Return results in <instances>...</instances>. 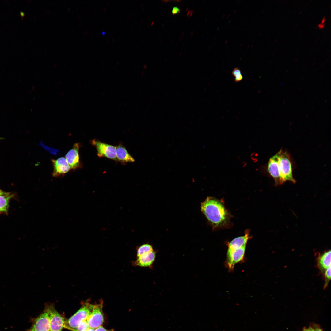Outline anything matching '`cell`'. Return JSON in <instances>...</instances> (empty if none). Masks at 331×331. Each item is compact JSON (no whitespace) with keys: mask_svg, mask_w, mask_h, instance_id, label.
<instances>
[{"mask_svg":"<svg viewBox=\"0 0 331 331\" xmlns=\"http://www.w3.org/2000/svg\"><path fill=\"white\" fill-rule=\"evenodd\" d=\"M95 329L89 328L88 329L85 331H94Z\"/></svg>","mask_w":331,"mask_h":331,"instance_id":"26","label":"cell"},{"mask_svg":"<svg viewBox=\"0 0 331 331\" xmlns=\"http://www.w3.org/2000/svg\"><path fill=\"white\" fill-rule=\"evenodd\" d=\"M87 320L81 322L75 329H70L72 331H85L89 328Z\"/></svg>","mask_w":331,"mask_h":331,"instance_id":"17","label":"cell"},{"mask_svg":"<svg viewBox=\"0 0 331 331\" xmlns=\"http://www.w3.org/2000/svg\"><path fill=\"white\" fill-rule=\"evenodd\" d=\"M325 25L324 23H321L318 24V26L320 28L322 29L324 27Z\"/></svg>","mask_w":331,"mask_h":331,"instance_id":"25","label":"cell"},{"mask_svg":"<svg viewBox=\"0 0 331 331\" xmlns=\"http://www.w3.org/2000/svg\"><path fill=\"white\" fill-rule=\"evenodd\" d=\"M331 251H328L320 255L318 258V265L323 272L331 266Z\"/></svg>","mask_w":331,"mask_h":331,"instance_id":"14","label":"cell"},{"mask_svg":"<svg viewBox=\"0 0 331 331\" xmlns=\"http://www.w3.org/2000/svg\"><path fill=\"white\" fill-rule=\"evenodd\" d=\"M91 144L96 147L98 157H104L117 160L116 146L95 139L91 140Z\"/></svg>","mask_w":331,"mask_h":331,"instance_id":"6","label":"cell"},{"mask_svg":"<svg viewBox=\"0 0 331 331\" xmlns=\"http://www.w3.org/2000/svg\"><path fill=\"white\" fill-rule=\"evenodd\" d=\"M181 12L180 9L177 7H174L172 10V12L173 15H175L180 13Z\"/></svg>","mask_w":331,"mask_h":331,"instance_id":"21","label":"cell"},{"mask_svg":"<svg viewBox=\"0 0 331 331\" xmlns=\"http://www.w3.org/2000/svg\"><path fill=\"white\" fill-rule=\"evenodd\" d=\"M79 143H75L72 149L65 155V158L70 170H74L81 167L79 154Z\"/></svg>","mask_w":331,"mask_h":331,"instance_id":"9","label":"cell"},{"mask_svg":"<svg viewBox=\"0 0 331 331\" xmlns=\"http://www.w3.org/2000/svg\"><path fill=\"white\" fill-rule=\"evenodd\" d=\"M325 16H324V17H323V19H322V21H321V23H322V24H323V23H324V22H325Z\"/></svg>","mask_w":331,"mask_h":331,"instance_id":"27","label":"cell"},{"mask_svg":"<svg viewBox=\"0 0 331 331\" xmlns=\"http://www.w3.org/2000/svg\"><path fill=\"white\" fill-rule=\"evenodd\" d=\"M47 312L50 321V331H62L65 323L64 318L56 311L53 305L46 304L44 310Z\"/></svg>","mask_w":331,"mask_h":331,"instance_id":"4","label":"cell"},{"mask_svg":"<svg viewBox=\"0 0 331 331\" xmlns=\"http://www.w3.org/2000/svg\"><path fill=\"white\" fill-rule=\"evenodd\" d=\"M3 192V191H2L1 189H0V194H1Z\"/></svg>","mask_w":331,"mask_h":331,"instance_id":"28","label":"cell"},{"mask_svg":"<svg viewBox=\"0 0 331 331\" xmlns=\"http://www.w3.org/2000/svg\"><path fill=\"white\" fill-rule=\"evenodd\" d=\"M53 167L52 175L54 177L63 176L70 170V167L65 158L61 157L56 160H51Z\"/></svg>","mask_w":331,"mask_h":331,"instance_id":"10","label":"cell"},{"mask_svg":"<svg viewBox=\"0 0 331 331\" xmlns=\"http://www.w3.org/2000/svg\"><path fill=\"white\" fill-rule=\"evenodd\" d=\"M201 210L215 227L223 226L228 221V214L223 204L215 198L207 197L201 203Z\"/></svg>","mask_w":331,"mask_h":331,"instance_id":"1","label":"cell"},{"mask_svg":"<svg viewBox=\"0 0 331 331\" xmlns=\"http://www.w3.org/2000/svg\"><path fill=\"white\" fill-rule=\"evenodd\" d=\"M246 246L241 248H228L226 264L230 271L233 270L235 264L240 262L244 258Z\"/></svg>","mask_w":331,"mask_h":331,"instance_id":"7","label":"cell"},{"mask_svg":"<svg viewBox=\"0 0 331 331\" xmlns=\"http://www.w3.org/2000/svg\"><path fill=\"white\" fill-rule=\"evenodd\" d=\"M94 305L88 301L83 302L81 308L64 324L65 328L69 329L76 328L82 321L86 320L93 310Z\"/></svg>","mask_w":331,"mask_h":331,"instance_id":"2","label":"cell"},{"mask_svg":"<svg viewBox=\"0 0 331 331\" xmlns=\"http://www.w3.org/2000/svg\"><path fill=\"white\" fill-rule=\"evenodd\" d=\"M156 255V252L152 251L144 254L139 257L133 262L135 266L142 267H150L154 262Z\"/></svg>","mask_w":331,"mask_h":331,"instance_id":"12","label":"cell"},{"mask_svg":"<svg viewBox=\"0 0 331 331\" xmlns=\"http://www.w3.org/2000/svg\"><path fill=\"white\" fill-rule=\"evenodd\" d=\"M267 170L270 175L274 179L276 185H278L283 183L280 175L277 153L269 159L268 165Z\"/></svg>","mask_w":331,"mask_h":331,"instance_id":"11","label":"cell"},{"mask_svg":"<svg viewBox=\"0 0 331 331\" xmlns=\"http://www.w3.org/2000/svg\"><path fill=\"white\" fill-rule=\"evenodd\" d=\"M280 176L283 183L286 181L295 182L292 175L291 164L287 153L280 150L277 153Z\"/></svg>","mask_w":331,"mask_h":331,"instance_id":"3","label":"cell"},{"mask_svg":"<svg viewBox=\"0 0 331 331\" xmlns=\"http://www.w3.org/2000/svg\"><path fill=\"white\" fill-rule=\"evenodd\" d=\"M94 331H113L112 330H107L102 326H101L99 327L96 328L95 329Z\"/></svg>","mask_w":331,"mask_h":331,"instance_id":"22","label":"cell"},{"mask_svg":"<svg viewBox=\"0 0 331 331\" xmlns=\"http://www.w3.org/2000/svg\"><path fill=\"white\" fill-rule=\"evenodd\" d=\"M27 331H50V324L47 312L44 311L33 321Z\"/></svg>","mask_w":331,"mask_h":331,"instance_id":"8","label":"cell"},{"mask_svg":"<svg viewBox=\"0 0 331 331\" xmlns=\"http://www.w3.org/2000/svg\"><path fill=\"white\" fill-rule=\"evenodd\" d=\"M103 305L102 299L100 300L98 304L94 305L92 312L87 320L89 328L95 329L102 324L104 320Z\"/></svg>","mask_w":331,"mask_h":331,"instance_id":"5","label":"cell"},{"mask_svg":"<svg viewBox=\"0 0 331 331\" xmlns=\"http://www.w3.org/2000/svg\"><path fill=\"white\" fill-rule=\"evenodd\" d=\"M40 145L43 146V147L44 148L49 152L54 155H56L57 154H58L59 152V150H56L51 148L45 146L44 145V144L41 142L40 143Z\"/></svg>","mask_w":331,"mask_h":331,"instance_id":"20","label":"cell"},{"mask_svg":"<svg viewBox=\"0 0 331 331\" xmlns=\"http://www.w3.org/2000/svg\"><path fill=\"white\" fill-rule=\"evenodd\" d=\"M314 331H323L321 329L319 328L318 326H315V327H312Z\"/></svg>","mask_w":331,"mask_h":331,"instance_id":"23","label":"cell"},{"mask_svg":"<svg viewBox=\"0 0 331 331\" xmlns=\"http://www.w3.org/2000/svg\"><path fill=\"white\" fill-rule=\"evenodd\" d=\"M324 277L325 280V283L324 287H326L331 279V266H329L325 272Z\"/></svg>","mask_w":331,"mask_h":331,"instance_id":"19","label":"cell"},{"mask_svg":"<svg viewBox=\"0 0 331 331\" xmlns=\"http://www.w3.org/2000/svg\"><path fill=\"white\" fill-rule=\"evenodd\" d=\"M13 196V194L3 191L0 194V213H7L10 200Z\"/></svg>","mask_w":331,"mask_h":331,"instance_id":"15","label":"cell"},{"mask_svg":"<svg viewBox=\"0 0 331 331\" xmlns=\"http://www.w3.org/2000/svg\"><path fill=\"white\" fill-rule=\"evenodd\" d=\"M303 331H314L312 327H310L308 328H305Z\"/></svg>","mask_w":331,"mask_h":331,"instance_id":"24","label":"cell"},{"mask_svg":"<svg viewBox=\"0 0 331 331\" xmlns=\"http://www.w3.org/2000/svg\"><path fill=\"white\" fill-rule=\"evenodd\" d=\"M116 147L117 160L123 163L133 162L135 161L134 159L122 145L120 144Z\"/></svg>","mask_w":331,"mask_h":331,"instance_id":"13","label":"cell"},{"mask_svg":"<svg viewBox=\"0 0 331 331\" xmlns=\"http://www.w3.org/2000/svg\"><path fill=\"white\" fill-rule=\"evenodd\" d=\"M232 74L235 78L234 81L236 82L241 81L243 79L241 71L238 68H234L232 72Z\"/></svg>","mask_w":331,"mask_h":331,"instance_id":"18","label":"cell"},{"mask_svg":"<svg viewBox=\"0 0 331 331\" xmlns=\"http://www.w3.org/2000/svg\"><path fill=\"white\" fill-rule=\"evenodd\" d=\"M153 251V247L150 245L148 244H144L137 248V257H139L144 254Z\"/></svg>","mask_w":331,"mask_h":331,"instance_id":"16","label":"cell"}]
</instances>
